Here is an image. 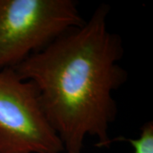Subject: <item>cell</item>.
<instances>
[{"instance_id":"1","label":"cell","mask_w":153,"mask_h":153,"mask_svg":"<svg viewBox=\"0 0 153 153\" xmlns=\"http://www.w3.org/2000/svg\"><path fill=\"white\" fill-rule=\"evenodd\" d=\"M110 9L100 4L87 22L67 32L13 68L34 83L41 105L66 153H81L87 136L97 146L111 144L117 118L112 93L127 81L119 65L122 38L107 25Z\"/></svg>"},{"instance_id":"2","label":"cell","mask_w":153,"mask_h":153,"mask_svg":"<svg viewBox=\"0 0 153 153\" xmlns=\"http://www.w3.org/2000/svg\"><path fill=\"white\" fill-rule=\"evenodd\" d=\"M84 22L73 0H0V71L16 67Z\"/></svg>"},{"instance_id":"3","label":"cell","mask_w":153,"mask_h":153,"mask_svg":"<svg viewBox=\"0 0 153 153\" xmlns=\"http://www.w3.org/2000/svg\"><path fill=\"white\" fill-rule=\"evenodd\" d=\"M34 83L13 68L0 71V153H60Z\"/></svg>"},{"instance_id":"4","label":"cell","mask_w":153,"mask_h":153,"mask_svg":"<svg viewBox=\"0 0 153 153\" xmlns=\"http://www.w3.org/2000/svg\"><path fill=\"white\" fill-rule=\"evenodd\" d=\"M121 140L130 143L134 148V153H153V123L149 121L141 127L140 137L137 139H127L121 137Z\"/></svg>"}]
</instances>
